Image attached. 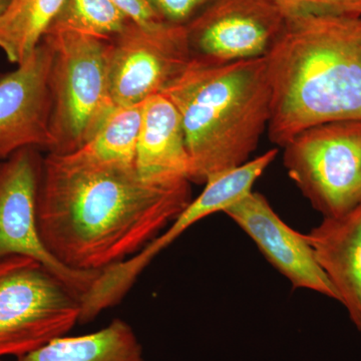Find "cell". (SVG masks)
<instances>
[{
    "mask_svg": "<svg viewBox=\"0 0 361 361\" xmlns=\"http://www.w3.org/2000/svg\"><path fill=\"white\" fill-rule=\"evenodd\" d=\"M190 183L156 184L135 169L49 153L37 196L40 237L61 264L102 272L139 253L175 220L192 200Z\"/></svg>",
    "mask_w": 361,
    "mask_h": 361,
    "instance_id": "obj_1",
    "label": "cell"
},
{
    "mask_svg": "<svg viewBox=\"0 0 361 361\" xmlns=\"http://www.w3.org/2000/svg\"><path fill=\"white\" fill-rule=\"evenodd\" d=\"M265 58L273 144L284 148L322 123L361 121V18L289 16Z\"/></svg>",
    "mask_w": 361,
    "mask_h": 361,
    "instance_id": "obj_2",
    "label": "cell"
},
{
    "mask_svg": "<svg viewBox=\"0 0 361 361\" xmlns=\"http://www.w3.org/2000/svg\"><path fill=\"white\" fill-rule=\"evenodd\" d=\"M179 111L191 160L190 182L251 160L271 116L266 58L191 63L161 92Z\"/></svg>",
    "mask_w": 361,
    "mask_h": 361,
    "instance_id": "obj_3",
    "label": "cell"
},
{
    "mask_svg": "<svg viewBox=\"0 0 361 361\" xmlns=\"http://www.w3.org/2000/svg\"><path fill=\"white\" fill-rule=\"evenodd\" d=\"M51 44L49 153L68 154L84 146L116 108L110 87L111 39L73 32L45 33Z\"/></svg>",
    "mask_w": 361,
    "mask_h": 361,
    "instance_id": "obj_4",
    "label": "cell"
},
{
    "mask_svg": "<svg viewBox=\"0 0 361 361\" xmlns=\"http://www.w3.org/2000/svg\"><path fill=\"white\" fill-rule=\"evenodd\" d=\"M80 313V296L39 261L0 258V360L66 336Z\"/></svg>",
    "mask_w": 361,
    "mask_h": 361,
    "instance_id": "obj_5",
    "label": "cell"
},
{
    "mask_svg": "<svg viewBox=\"0 0 361 361\" xmlns=\"http://www.w3.org/2000/svg\"><path fill=\"white\" fill-rule=\"evenodd\" d=\"M289 178L323 218L361 203V121H341L303 130L284 147Z\"/></svg>",
    "mask_w": 361,
    "mask_h": 361,
    "instance_id": "obj_6",
    "label": "cell"
},
{
    "mask_svg": "<svg viewBox=\"0 0 361 361\" xmlns=\"http://www.w3.org/2000/svg\"><path fill=\"white\" fill-rule=\"evenodd\" d=\"M277 155L278 149H271L239 167L210 176L204 183L205 187L201 194L190 201L163 234L139 253L99 273L89 290L80 297L78 323L92 322L103 311L120 302L156 256L189 228L213 214L224 212L253 191L256 180Z\"/></svg>",
    "mask_w": 361,
    "mask_h": 361,
    "instance_id": "obj_7",
    "label": "cell"
},
{
    "mask_svg": "<svg viewBox=\"0 0 361 361\" xmlns=\"http://www.w3.org/2000/svg\"><path fill=\"white\" fill-rule=\"evenodd\" d=\"M193 59L185 25L130 21L111 39L110 87L116 106L144 104L164 92Z\"/></svg>",
    "mask_w": 361,
    "mask_h": 361,
    "instance_id": "obj_8",
    "label": "cell"
},
{
    "mask_svg": "<svg viewBox=\"0 0 361 361\" xmlns=\"http://www.w3.org/2000/svg\"><path fill=\"white\" fill-rule=\"evenodd\" d=\"M44 159L25 148L0 161V258L35 259L82 297L99 272H82L61 264L47 250L37 224V196Z\"/></svg>",
    "mask_w": 361,
    "mask_h": 361,
    "instance_id": "obj_9",
    "label": "cell"
},
{
    "mask_svg": "<svg viewBox=\"0 0 361 361\" xmlns=\"http://www.w3.org/2000/svg\"><path fill=\"white\" fill-rule=\"evenodd\" d=\"M286 20L275 0H213L185 26L194 58L226 63L265 56Z\"/></svg>",
    "mask_w": 361,
    "mask_h": 361,
    "instance_id": "obj_10",
    "label": "cell"
},
{
    "mask_svg": "<svg viewBox=\"0 0 361 361\" xmlns=\"http://www.w3.org/2000/svg\"><path fill=\"white\" fill-rule=\"evenodd\" d=\"M52 49L42 39L16 70L0 77V161L25 148L51 151Z\"/></svg>",
    "mask_w": 361,
    "mask_h": 361,
    "instance_id": "obj_11",
    "label": "cell"
},
{
    "mask_svg": "<svg viewBox=\"0 0 361 361\" xmlns=\"http://www.w3.org/2000/svg\"><path fill=\"white\" fill-rule=\"evenodd\" d=\"M250 237L266 260L295 289H307L337 299V294L316 260L307 234L285 223L258 192H250L224 212Z\"/></svg>",
    "mask_w": 361,
    "mask_h": 361,
    "instance_id": "obj_12",
    "label": "cell"
},
{
    "mask_svg": "<svg viewBox=\"0 0 361 361\" xmlns=\"http://www.w3.org/2000/svg\"><path fill=\"white\" fill-rule=\"evenodd\" d=\"M316 260L337 294V302L361 336V203L307 234Z\"/></svg>",
    "mask_w": 361,
    "mask_h": 361,
    "instance_id": "obj_13",
    "label": "cell"
},
{
    "mask_svg": "<svg viewBox=\"0 0 361 361\" xmlns=\"http://www.w3.org/2000/svg\"><path fill=\"white\" fill-rule=\"evenodd\" d=\"M135 171L141 179L156 184L190 180L191 160L182 118L164 94L142 104Z\"/></svg>",
    "mask_w": 361,
    "mask_h": 361,
    "instance_id": "obj_14",
    "label": "cell"
},
{
    "mask_svg": "<svg viewBox=\"0 0 361 361\" xmlns=\"http://www.w3.org/2000/svg\"><path fill=\"white\" fill-rule=\"evenodd\" d=\"M16 361H145V356L134 329L116 318L92 334L56 337Z\"/></svg>",
    "mask_w": 361,
    "mask_h": 361,
    "instance_id": "obj_15",
    "label": "cell"
},
{
    "mask_svg": "<svg viewBox=\"0 0 361 361\" xmlns=\"http://www.w3.org/2000/svg\"><path fill=\"white\" fill-rule=\"evenodd\" d=\"M142 104L116 106L92 139L68 154H59L75 163L135 169L137 142L141 127Z\"/></svg>",
    "mask_w": 361,
    "mask_h": 361,
    "instance_id": "obj_16",
    "label": "cell"
},
{
    "mask_svg": "<svg viewBox=\"0 0 361 361\" xmlns=\"http://www.w3.org/2000/svg\"><path fill=\"white\" fill-rule=\"evenodd\" d=\"M65 0H11L0 18V49L20 65L39 47Z\"/></svg>",
    "mask_w": 361,
    "mask_h": 361,
    "instance_id": "obj_17",
    "label": "cell"
},
{
    "mask_svg": "<svg viewBox=\"0 0 361 361\" xmlns=\"http://www.w3.org/2000/svg\"><path fill=\"white\" fill-rule=\"evenodd\" d=\"M130 23L113 0H65L45 33L73 32L113 39Z\"/></svg>",
    "mask_w": 361,
    "mask_h": 361,
    "instance_id": "obj_18",
    "label": "cell"
},
{
    "mask_svg": "<svg viewBox=\"0 0 361 361\" xmlns=\"http://www.w3.org/2000/svg\"><path fill=\"white\" fill-rule=\"evenodd\" d=\"M287 18L304 14L361 18V0H275Z\"/></svg>",
    "mask_w": 361,
    "mask_h": 361,
    "instance_id": "obj_19",
    "label": "cell"
},
{
    "mask_svg": "<svg viewBox=\"0 0 361 361\" xmlns=\"http://www.w3.org/2000/svg\"><path fill=\"white\" fill-rule=\"evenodd\" d=\"M213 0H153L157 11L167 23L187 25Z\"/></svg>",
    "mask_w": 361,
    "mask_h": 361,
    "instance_id": "obj_20",
    "label": "cell"
},
{
    "mask_svg": "<svg viewBox=\"0 0 361 361\" xmlns=\"http://www.w3.org/2000/svg\"><path fill=\"white\" fill-rule=\"evenodd\" d=\"M130 21L142 26L159 25L163 18L157 11L153 0H113Z\"/></svg>",
    "mask_w": 361,
    "mask_h": 361,
    "instance_id": "obj_21",
    "label": "cell"
},
{
    "mask_svg": "<svg viewBox=\"0 0 361 361\" xmlns=\"http://www.w3.org/2000/svg\"><path fill=\"white\" fill-rule=\"evenodd\" d=\"M9 2H11V0H0V18H1L2 14L6 11Z\"/></svg>",
    "mask_w": 361,
    "mask_h": 361,
    "instance_id": "obj_22",
    "label": "cell"
},
{
    "mask_svg": "<svg viewBox=\"0 0 361 361\" xmlns=\"http://www.w3.org/2000/svg\"><path fill=\"white\" fill-rule=\"evenodd\" d=\"M0 361H4V360H0Z\"/></svg>",
    "mask_w": 361,
    "mask_h": 361,
    "instance_id": "obj_23",
    "label": "cell"
}]
</instances>
